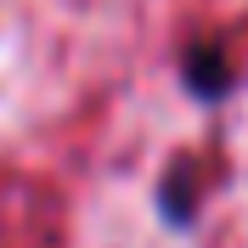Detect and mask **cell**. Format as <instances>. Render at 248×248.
Listing matches in <instances>:
<instances>
[{"label":"cell","mask_w":248,"mask_h":248,"mask_svg":"<svg viewBox=\"0 0 248 248\" xmlns=\"http://www.w3.org/2000/svg\"><path fill=\"white\" fill-rule=\"evenodd\" d=\"M0 248H68V198L46 175L0 164Z\"/></svg>","instance_id":"cell-1"}]
</instances>
